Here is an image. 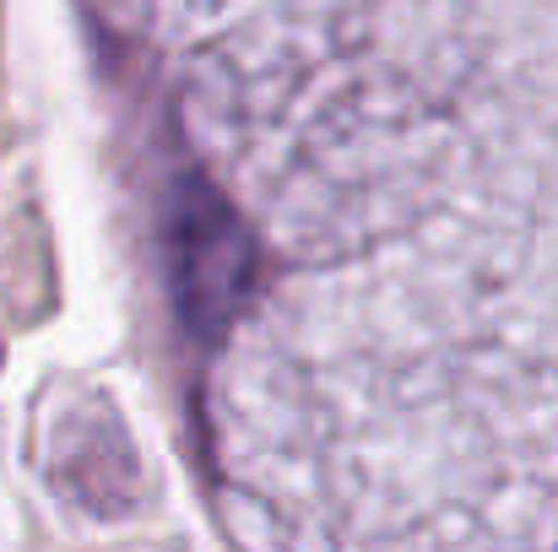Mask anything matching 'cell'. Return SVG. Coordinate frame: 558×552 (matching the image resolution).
Here are the masks:
<instances>
[{
	"mask_svg": "<svg viewBox=\"0 0 558 552\" xmlns=\"http://www.w3.org/2000/svg\"><path fill=\"white\" fill-rule=\"evenodd\" d=\"M185 109L271 266L211 364L260 537L558 552V11H239Z\"/></svg>",
	"mask_w": 558,
	"mask_h": 552,
	"instance_id": "6da1fadb",
	"label": "cell"
}]
</instances>
